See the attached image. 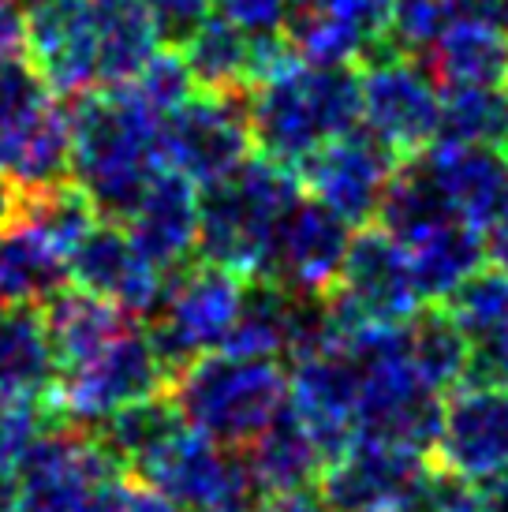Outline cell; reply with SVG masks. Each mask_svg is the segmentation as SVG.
I'll return each mask as SVG.
<instances>
[{
    "label": "cell",
    "instance_id": "38",
    "mask_svg": "<svg viewBox=\"0 0 508 512\" xmlns=\"http://www.w3.org/2000/svg\"><path fill=\"white\" fill-rule=\"evenodd\" d=\"M53 98H57V90L45 83V75L38 72V64L27 53L0 64V131L23 124Z\"/></svg>",
    "mask_w": 508,
    "mask_h": 512
},
{
    "label": "cell",
    "instance_id": "3",
    "mask_svg": "<svg viewBox=\"0 0 508 512\" xmlns=\"http://www.w3.org/2000/svg\"><path fill=\"white\" fill-rule=\"evenodd\" d=\"M303 195L299 172L266 157H247L232 176L202 187L198 258L240 277H262L277 228Z\"/></svg>",
    "mask_w": 508,
    "mask_h": 512
},
{
    "label": "cell",
    "instance_id": "42",
    "mask_svg": "<svg viewBox=\"0 0 508 512\" xmlns=\"http://www.w3.org/2000/svg\"><path fill=\"white\" fill-rule=\"evenodd\" d=\"M27 53V15L23 0H0V64Z\"/></svg>",
    "mask_w": 508,
    "mask_h": 512
},
{
    "label": "cell",
    "instance_id": "1",
    "mask_svg": "<svg viewBox=\"0 0 508 512\" xmlns=\"http://www.w3.org/2000/svg\"><path fill=\"white\" fill-rule=\"evenodd\" d=\"M165 169V116L131 86L71 98V180L101 217H127Z\"/></svg>",
    "mask_w": 508,
    "mask_h": 512
},
{
    "label": "cell",
    "instance_id": "34",
    "mask_svg": "<svg viewBox=\"0 0 508 512\" xmlns=\"http://www.w3.org/2000/svg\"><path fill=\"white\" fill-rule=\"evenodd\" d=\"M23 221L38 228L45 240L53 243V247H60L71 262V251L101 221V210L75 180H64V184L45 187V191H30Z\"/></svg>",
    "mask_w": 508,
    "mask_h": 512
},
{
    "label": "cell",
    "instance_id": "50",
    "mask_svg": "<svg viewBox=\"0 0 508 512\" xmlns=\"http://www.w3.org/2000/svg\"><path fill=\"white\" fill-rule=\"evenodd\" d=\"M19 501V479L12 468H0V512H12Z\"/></svg>",
    "mask_w": 508,
    "mask_h": 512
},
{
    "label": "cell",
    "instance_id": "37",
    "mask_svg": "<svg viewBox=\"0 0 508 512\" xmlns=\"http://www.w3.org/2000/svg\"><path fill=\"white\" fill-rule=\"evenodd\" d=\"M127 86H131V90L161 116L176 113V109L198 90L184 53H180V49H169V45H161V49L154 53V60L139 72V79Z\"/></svg>",
    "mask_w": 508,
    "mask_h": 512
},
{
    "label": "cell",
    "instance_id": "21",
    "mask_svg": "<svg viewBox=\"0 0 508 512\" xmlns=\"http://www.w3.org/2000/svg\"><path fill=\"white\" fill-rule=\"evenodd\" d=\"M423 161L464 225L490 232L508 210V146L434 143Z\"/></svg>",
    "mask_w": 508,
    "mask_h": 512
},
{
    "label": "cell",
    "instance_id": "14",
    "mask_svg": "<svg viewBox=\"0 0 508 512\" xmlns=\"http://www.w3.org/2000/svg\"><path fill=\"white\" fill-rule=\"evenodd\" d=\"M359 393H363V367L344 344H325L318 352L292 359L288 404L311 427L314 441L322 445L329 464L340 453H348L359 438V430H355Z\"/></svg>",
    "mask_w": 508,
    "mask_h": 512
},
{
    "label": "cell",
    "instance_id": "32",
    "mask_svg": "<svg viewBox=\"0 0 508 512\" xmlns=\"http://www.w3.org/2000/svg\"><path fill=\"white\" fill-rule=\"evenodd\" d=\"M452 217L456 214L449 210V202L441 195V187L434 184L423 157L400 161L393 184L378 206V228H385L396 243H411L430 228L452 221Z\"/></svg>",
    "mask_w": 508,
    "mask_h": 512
},
{
    "label": "cell",
    "instance_id": "52",
    "mask_svg": "<svg viewBox=\"0 0 508 512\" xmlns=\"http://www.w3.org/2000/svg\"><path fill=\"white\" fill-rule=\"evenodd\" d=\"M0 318H4V299H0Z\"/></svg>",
    "mask_w": 508,
    "mask_h": 512
},
{
    "label": "cell",
    "instance_id": "47",
    "mask_svg": "<svg viewBox=\"0 0 508 512\" xmlns=\"http://www.w3.org/2000/svg\"><path fill=\"white\" fill-rule=\"evenodd\" d=\"M120 512H184L176 501H169L165 494H157L154 486H127V501H124V509Z\"/></svg>",
    "mask_w": 508,
    "mask_h": 512
},
{
    "label": "cell",
    "instance_id": "44",
    "mask_svg": "<svg viewBox=\"0 0 508 512\" xmlns=\"http://www.w3.org/2000/svg\"><path fill=\"white\" fill-rule=\"evenodd\" d=\"M438 512H490V505H486L479 486L464 483V479H456V475L445 471V486H441Z\"/></svg>",
    "mask_w": 508,
    "mask_h": 512
},
{
    "label": "cell",
    "instance_id": "10",
    "mask_svg": "<svg viewBox=\"0 0 508 512\" xmlns=\"http://www.w3.org/2000/svg\"><path fill=\"white\" fill-rule=\"evenodd\" d=\"M363 120L385 150L400 161L423 157L441 139V83L419 57L378 53L359 64Z\"/></svg>",
    "mask_w": 508,
    "mask_h": 512
},
{
    "label": "cell",
    "instance_id": "39",
    "mask_svg": "<svg viewBox=\"0 0 508 512\" xmlns=\"http://www.w3.org/2000/svg\"><path fill=\"white\" fill-rule=\"evenodd\" d=\"M142 4L154 15L161 45H169V49H180L213 8V0H142Z\"/></svg>",
    "mask_w": 508,
    "mask_h": 512
},
{
    "label": "cell",
    "instance_id": "51",
    "mask_svg": "<svg viewBox=\"0 0 508 512\" xmlns=\"http://www.w3.org/2000/svg\"><path fill=\"white\" fill-rule=\"evenodd\" d=\"M187 512H228V509H187Z\"/></svg>",
    "mask_w": 508,
    "mask_h": 512
},
{
    "label": "cell",
    "instance_id": "43",
    "mask_svg": "<svg viewBox=\"0 0 508 512\" xmlns=\"http://www.w3.org/2000/svg\"><path fill=\"white\" fill-rule=\"evenodd\" d=\"M449 8L456 19H471L508 34V0H449Z\"/></svg>",
    "mask_w": 508,
    "mask_h": 512
},
{
    "label": "cell",
    "instance_id": "2",
    "mask_svg": "<svg viewBox=\"0 0 508 512\" xmlns=\"http://www.w3.org/2000/svg\"><path fill=\"white\" fill-rule=\"evenodd\" d=\"M247 109L258 157L299 172L325 143L359 128V68L311 64L296 57L284 72L254 86L247 94Z\"/></svg>",
    "mask_w": 508,
    "mask_h": 512
},
{
    "label": "cell",
    "instance_id": "41",
    "mask_svg": "<svg viewBox=\"0 0 508 512\" xmlns=\"http://www.w3.org/2000/svg\"><path fill=\"white\" fill-rule=\"evenodd\" d=\"M467 382L501 385V389H508V322L501 329H494L490 337H482V341L471 344Z\"/></svg>",
    "mask_w": 508,
    "mask_h": 512
},
{
    "label": "cell",
    "instance_id": "5",
    "mask_svg": "<svg viewBox=\"0 0 508 512\" xmlns=\"http://www.w3.org/2000/svg\"><path fill=\"white\" fill-rule=\"evenodd\" d=\"M363 367V393H359V438L400 445L415 453H434L445 415V393L426 382L400 352L393 329H374L344 344ZM355 438V441H359Z\"/></svg>",
    "mask_w": 508,
    "mask_h": 512
},
{
    "label": "cell",
    "instance_id": "8",
    "mask_svg": "<svg viewBox=\"0 0 508 512\" xmlns=\"http://www.w3.org/2000/svg\"><path fill=\"white\" fill-rule=\"evenodd\" d=\"M165 389H172L169 370L157 356L146 326L135 322L101 352L60 370L53 408L64 427L94 430L113 412L135 400L154 397V393H165Z\"/></svg>",
    "mask_w": 508,
    "mask_h": 512
},
{
    "label": "cell",
    "instance_id": "23",
    "mask_svg": "<svg viewBox=\"0 0 508 512\" xmlns=\"http://www.w3.org/2000/svg\"><path fill=\"white\" fill-rule=\"evenodd\" d=\"M243 456H247V468H251L262 498L311 490L329 464L311 427L299 419L292 404H284V412L243 449Z\"/></svg>",
    "mask_w": 508,
    "mask_h": 512
},
{
    "label": "cell",
    "instance_id": "24",
    "mask_svg": "<svg viewBox=\"0 0 508 512\" xmlns=\"http://www.w3.org/2000/svg\"><path fill=\"white\" fill-rule=\"evenodd\" d=\"M90 27L98 49V90L135 83L161 49L154 15L142 0H90Z\"/></svg>",
    "mask_w": 508,
    "mask_h": 512
},
{
    "label": "cell",
    "instance_id": "48",
    "mask_svg": "<svg viewBox=\"0 0 508 512\" xmlns=\"http://www.w3.org/2000/svg\"><path fill=\"white\" fill-rule=\"evenodd\" d=\"M486 255H490L494 266H501V270L508 273V210L497 217L494 225H490V232H486Z\"/></svg>",
    "mask_w": 508,
    "mask_h": 512
},
{
    "label": "cell",
    "instance_id": "15",
    "mask_svg": "<svg viewBox=\"0 0 508 512\" xmlns=\"http://www.w3.org/2000/svg\"><path fill=\"white\" fill-rule=\"evenodd\" d=\"M434 464L471 486L508 468V389L464 382L445 397Z\"/></svg>",
    "mask_w": 508,
    "mask_h": 512
},
{
    "label": "cell",
    "instance_id": "20",
    "mask_svg": "<svg viewBox=\"0 0 508 512\" xmlns=\"http://www.w3.org/2000/svg\"><path fill=\"white\" fill-rule=\"evenodd\" d=\"M198 217H202V187H195L176 169H165L131 206L124 228L157 270L176 273L198 255Z\"/></svg>",
    "mask_w": 508,
    "mask_h": 512
},
{
    "label": "cell",
    "instance_id": "36",
    "mask_svg": "<svg viewBox=\"0 0 508 512\" xmlns=\"http://www.w3.org/2000/svg\"><path fill=\"white\" fill-rule=\"evenodd\" d=\"M456 19L449 0H396L393 27L385 38V53H404V57H426V49L438 42Z\"/></svg>",
    "mask_w": 508,
    "mask_h": 512
},
{
    "label": "cell",
    "instance_id": "27",
    "mask_svg": "<svg viewBox=\"0 0 508 512\" xmlns=\"http://www.w3.org/2000/svg\"><path fill=\"white\" fill-rule=\"evenodd\" d=\"M71 285L68 255L27 221L0 232V299L8 307H45Z\"/></svg>",
    "mask_w": 508,
    "mask_h": 512
},
{
    "label": "cell",
    "instance_id": "46",
    "mask_svg": "<svg viewBox=\"0 0 508 512\" xmlns=\"http://www.w3.org/2000/svg\"><path fill=\"white\" fill-rule=\"evenodd\" d=\"M23 210H27V191L15 180H8V176H0V232L19 225Z\"/></svg>",
    "mask_w": 508,
    "mask_h": 512
},
{
    "label": "cell",
    "instance_id": "26",
    "mask_svg": "<svg viewBox=\"0 0 508 512\" xmlns=\"http://www.w3.org/2000/svg\"><path fill=\"white\" fill-rule=\"evenodd\" d=\"M408 251L411 273L423 303H449L456 296V288L464 285L467 277L486 266V236L479 228L464 225L460 217H452L445 225L423 232L419 240L400 243Z\"/></svg>",
    "mask_w": 508,
    "mask_h": 512
},
{
    "label": "cell",
    "instance_id": "4",
    "mask_svg": "<svg viewBox=\"0 0 508 512\" xmlns=\"http://www.w3.org/2000/svg\"><path fill=\"white\" fill-rule=\"evenodd\" d=\"M187 427L228 449H247L288 404V370L281 359L213 352L172 382Z\"/></svg>",
    "mask_w": 508,
    "mask_h": 512
},
{
    "label": "cell",
    "instance_id": "45",
    "mask_svg": "<svg viewBox=\"0 0 508 512\" xmlns=\"http://www.w3.org/2000/svg\"><path fill=\"white\" fill-rule=\"evenodd\" d=\"M254 512H329L322 505L318 494L311 490H299V494H269V498L258 501Z\"/></svg>",
    "mask_w": 508,
    "mask_h": 512
},
{
    "label": "cell",
    "instance_id": "19",
    "mask_svg": "<svg viewBox=\"0 0 508 512\" xmlns=\"http://www.w3.org/2000/svg\"><path fill=\"white\" fill-rule=\"evenodd\" d=\"M396 0H303L292 4L284 34L311 64H363L385 53Z\"/></svg>",
    "mask_w": 508,
    "mask_h": 512
},
{
    "label": "cell",
    "instance_id": "30",
    "mask_svg": "<svg viewBox=\"0 0 508 512\" xmlns=\"http://www.w3.org/2000/svg\"><path fill=\"white\" fill-rule=\"evenodd\" d=\"M45 322H49V337L57 348L60 370L83 363L86 356L101 352L109 341H116L127 326H135L139 318L124 314L120 307L105 303V299L90 296L83 288L68 285L64 292L49 299L42 307Z\"/></svg>",
    "mask_w": 508,
    "mask_h": 512
},
{
    "label": "cell",
    "instance_id": "25",
    "mask_svg": "<svg viewBox=\"0 0 508 512\" xmlns=\"http://www.w3.org/2000/svg\"><path fill=\"white\" fill-rule=\"evenodd\" d=\"M60 359L42 307H8L0 318V397H53Z\"/></svg>",
    "mask_w": 508,
    "mask_h": 512
},
{
    "label": "cell",
    "instance_id": "18",
    "mask_svg": "<svg viewBox=\"0 0 508 512\" xmlns=\"http://www.w3.org/2000/svg\"><path fill=\"white\" fill-rule=\"evenodd\" d=\"M198 90H225V94H251L277 72H284L299 57L284 30L251 34L228 23L221 15H206L202 27L180 45Z\"/></svg>",
    "mask_w": 508,
    "mask_h": 512
},
{
    "label": "cell",
    "instance_id": "31",
    "mask_svg": "<svg viewBox=\"0 0 508 512\" xmlns=\"http://www.w3.org/2000/svg\"><path fill=\"white\" fill-rule=\"evenodd\" d=\"M184 427V412L172 397V389H165V393H154V397L135 400V404L113 412L90 434L101 441V449L113 456L124 475H135L142 460H150L172 434H180Z\"/></svg>",
    "mask_w": 508,
    "mask_h": 512
},
{
    "label": "cell",
    "instance_id": "13",
    "mask_svg": "<svg viewBox=\"0 0 508 512\" xmlns=\"http://www.w3.org/2000/svg\"><path fill=\"white\" fill-rule=\"evenodd\" d=\"M400 157L370 135V131H348L333 143H325L318 154L299 169L303 191L344 217L352 228H367L378 217V206L393 184Z\"/></svg>",
    "mask_w": 508,
    "mask_h": 512
},
{
    "label": "cell",
    "instance_id": "6",
    "mask_svg": "<svg viewBox=\"0 0 508 512\" xmlns=\"http://www.w3.org/2000/svg\"><path fill=\"white\" fill-rule=\"evenodd\" d=\"M247 281L251 277L213 266L206 258H195L184 270L169 273V288L157 311L146 318V333L172 382L202 356L225 352L240 322Z\"/></svg>",
    "mask_w": 508,
    "mask_h": 512
},
{
    "label": "cell",
    "instance_id": "11",
    "mask_svg": "<svg viewBox=\"0 0 508 512\" xmlns=\"http://www.w3.org/2000/svg\"><path fill=\"white\" fill-rule=\"evenodd\" d=\"M131 479L154 486L157 494L176 501L184 512H254L262 501V490H258L251 468H247L243 449H228V445L206 438L195 427L172 434L150 460H142Z\"/></svg>",
    "mask_w": 508,
    "mask_h": 512
},
{
    "label": "cell",
    "instance_id": "9",
    "mask_svg": "<svg viewBox=\"0 0 508 512\" xmlns=\"http://www.w3.org/2000/svg\"><path fill=\"white\" fill-rule=\"evenodd\" d=\"M445 471L426 453L355 441L318 479L329 512H434Z\"/></svg>",
    "mask_w": 508,
    "mask_h": 512
},
{
    "label": "cell",
    "instance_id": "12",
    "mask_svg": "<svg viewBox=\"0 0 508 512\" xmlns=\"http://www.w3.org/2000/svg\"><path fill=\"white\" fill-rule=\"evenodd\" d=\"M251 109L247 94L195 90L165 116V165L195 187L225 180L251 157Z\"/></svg>",
    "mask_w": 508,
    "mask_h": 512
},
{
    "label": "cell",
    "instance_id": "40",
    "mask_svg": "<svg viewBox=\"0 0 508 512\" xmlns=\"http://www.w3.org/2000/svg\"><path fill=\"white\" fill-rule=\"evenodd\" d=\"M288 8H292V0H213V12L251 34L284 30Z\"/></svg>",
    "mask_w": 508,
    "mask_h": 512
},
{
    "label": "cell",
    "instance_id": "33",
    "mask_svg": "<svg viewBox=\"0 0 508 512\" xmlns=\"http://www.w3.org/2000/svg\"><path fill=\"white\" fill-rule=\"evenodd\" d=\"M438 143L508 146V86H456V90H441Z\"/></svg>",
    "mask_w": 508,
    "mask_h": 512
},
{
    "label": "cell",
    "instance_id": "7",
    "mask_svg": "<svg viewBox=\"0 0 508 512\" xmlns=\"http://www.w3.org/2000/svg\"><path fill=\"white\" fill-rule=\"evenodd\" d=\"M325 303H329L333 341L352 344L363 333L408 322L423 307V296L415 285L408 251L385 228H363L355 232L340 281L325 296Z\"/></svg>",
    "mask_w": 508,
    "mask_h": 512
},
{
    "label": "cell",
    "instance_id": "17",
    "mask_svg": "<svg viewBox=\"0 0 508 512\" xmlns=\"http://www.w3.org/2000/svg\"><path fill=\"white\" fill-rule=\"evenodd\" d=\"M71 285L120 307L124 314L146 322L157 311V303L169 288V273L157 270L142 255L124 225L105 221L83 236V243L71 251Z\"/></svg>",
    "mask_w": 508,
    "mask_h": 512
},
{
    "label": "cell",
    "instance_id": "28",
    "mask_svg": "<svg viewBox=\"0 0 508 512\" xmlns=\"http://www.w3.org/2000/svg\"><path fill=\"white\" fill-rule=\"evenodd\" d=\"M396 341H400V352L408 356L411 367L445 397L456 385L467 382L471 341L445 303H423L408 322L396 326Z\"/></svg>",
    "mask_w": 508,
    "mask_h": 512
},
{
    "label": "cell",
    "instance_id": "49",
    "mask_svg": "<svg viewBox=\"0 0 508 512\" xmlns=\"http://www.w3.org/2000/svg\"><path fill=\"white\" fill-rule=\"evenodd\" d=\"M482 498H486L490 512H508V468L494 475L490 483H482Z\"/></svg>",
    "mask_w": 508,
    "mask_h": 512
},
{
    "label": "cell",
    "instance_id": "29",
    "mask_svg": "<svg viewBox=\"0 0 508 512\" xmlns=\"http://www.w3.org/2000/svg\"><path fill=\"white\" fill-rule=\"evenodd\" d=\"M423 64L441 83V90L508 86V34L471 19H452L449 30L426 49Z\"/></svg>",
    "mask_w": 508,
    "mask_h": 512
},
{
    "label": "cell",
    "instance_id": "35",
    "mask_svg": "<svg viewBox=\"0 0 508 512\" xmlns=\"http://www.w3.org/2000/svg\"><path fill=\"white\" fill-rule=\"evenodd\" d=\"M452 318L460 322L467 333V341L475 344L482 337H490L494 329L508 322V273L501 266H482L475 277H467L464 285L456 288V296L445 303Z\"/></svg>",
    "mask_w": 508,
    "mask_h": 512
},
{
    "label": "cell",
    "instance_id": "22",
    "mask_svg": "<svg viewBox=\"0 0 508 512\" xmlns=\"http://www.w3.org/2000/svg\"><path fill=\"white\" fill-rule=\"evenodd\" d=\"M0 176L27 195L71 180V105L53 98L23 124L0 131Z\"/></svg>",
    "mask_w": 508,
    "mask_h": 512
},
{
    "label": "cell",
    "instance_id": "16",
    "mask_svg": "<svg viewBox=\"0 0 508 512\" xmlns=\"http://www.w3.org/2000/svg\"><path fill=\"white\" fill-rule=\"evenodd\" d=\"M352 240L355 228L344 217H337L311 195H303L284 214L262 277L299 296H329L340 281Z\"/></svg>",
    "mask_w": 508,
    "mask_h": 512
}]
</instances>
